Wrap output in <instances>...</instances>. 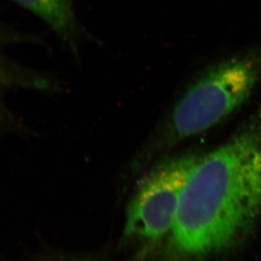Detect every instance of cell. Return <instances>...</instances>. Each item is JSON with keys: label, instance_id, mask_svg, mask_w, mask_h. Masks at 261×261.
Instances as JSON below:
<instances>
[{"label": "cell", "instance_id": "6da1fadb", "mask_svg": "<svg viewBox=\"0 0 261 261\" xmlns=\"http://www.w3.org/2000/svg\"><path fill=\"white\" fill-rule=\"evenodd\" d=\"M261 212V107L226 143L200 156L181 193L171 243L202 256L233 246Z\"/></svg>", "mask_w": 261, "mask_h": 261}, {"label": "cell", "instance_id": "7a4b0ae2", "mask_svg": "<svg viewBox=\"0 0 261 261\" xmlns=\"http://www.w3.org/2000/svg\"><path fill=\"white\" fill-rule=\"evenodd\" d=\"M261 80V45L212 65L174 106L159 149L212 128L247 103Z\"/></svg>", "mask_w": 261, "mask_h": 261}, {"label": "cell", "instance_id": "3957f363", "mask_svg": "<svg viewBox=\"0 0 261 261\" xmlns=\"http://www.w3.org/2000/svg\"><path fill=\"white\" fill-rule=\"evenodd\" d=\"M199 158L195 153L170 157L146 175L127 208L126 237L153 242L171 231L181 193Z\"/></svg>", "mask_w": 261, "mask_h": 261}, {"label": "cell", "instance_id": "277c9868", "mask_svg": "<svg viewBox=\"0 0 261 261\" xmlns=\"http://www.w3.org/2000/svg\"><path fill=\"white\" fill-rule=\"evenodd\" d=\"M17 37L0 25V133L17 130L19 126L7 106L6 97L10 91L18 88L43 91L53 88L50 78L24 67L10 57L9 48L19 43Z\"/></svg>", "mask_w": 261, "mask_h": 261}, {"label": "cell", "instance_id": "5b68a950", "mask_svg": "<svg viewBox=\"0 0 261 261\" xmlns=\"http://www.w3.org/2000/svg\"><path fill=\"white\" fill-rule=\"evenodd\" d=\"M43 20L71 52L76 54L79 29L73 0H13Z\"/></svg>", "mask_w": 261, "mask_h": 261}]
</instances>
